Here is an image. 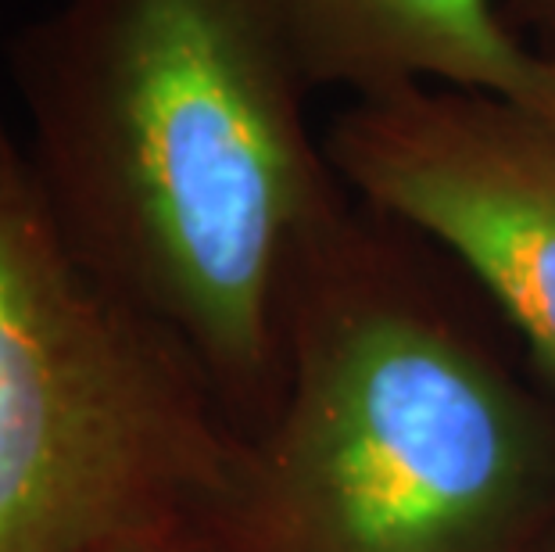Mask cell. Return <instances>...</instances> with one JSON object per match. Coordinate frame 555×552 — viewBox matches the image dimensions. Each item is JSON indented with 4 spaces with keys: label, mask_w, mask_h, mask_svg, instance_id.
Instances as JSON below:
<instances>
[{
    "label": "cell",
    "mask_w": 555,
    "mask_h": 552,
    "mask_svg": "<svg viewBox=\"0 0 555 552\" xmlns=\"http://www.w3.org/2000/svg\"><path fill=\"white\" fill-rule=\"evenodd\" d=\"M4 68L65 244L251 434L283 387L294 262L348 205L276 0H62Z\"/></svg>",
    "instance_id": "6da1fadb"
},
{
    "label": "cell",
    "mask_w": 555,
    "mask_h": 552,
    "mask_svg": "<svg viewBox=\"0 0 555 552\" xmlns=\"http://www.w3.org/2000/svg\"><path fill=\"white\" fill-rule=\"evenodd\" d=\"M194 531L205 552H534L555 531V413L430 241L348 202L294 262L280 398Z\"/></svg>",
    "instance_id": "7a4b0ae2"
},
{
    "label": "cell",
    "mask_w": 555,
    "mask_h": 552,
    "mask_svg": "<svg viewBox=\"0 0 555 552\" xmlns=\"http://www.w3.org/2000/svg\"><path fill=\"white\" fill-rule=\"evenodd\" d=\"M237 441L186 351L73 255L0 126V552L197 524Z\"/></svg>",
    "instance_id": "3957f363"
},
{
    "label": "cell",
    "mask_w": 555,
    "mask_h": 552,
    "mask_svg": "<svg viewBox=\"0 0 555 552\" xmlns=\"http://www.w3.org/2000/svg\"><path fill=\"white\" fill-rule=\"evenodd\" d=\"M323 144L340 183L444 252L555 377V104L405 87L359 98Z\"/></svg>",
    "instance_id": "277c9868"
},
{
    "label": "cell",
    "mask_w": 555,
    "mask_h": 552,
    "mask_svg": "<svg viewBox=\"0 0 555 552\" xmlns=\"http://www.w3.org/2000/svg\"><path fill=\"white\" fill-rule=\"evenodd\" d=\"M276 11L312 90L444 87L555 104V62L516 37L499 0H276Z\"/></svg>",
    "instance_id": "5b68a950"
},
{
    "label": "cell",
    "mask_w": 555,
    "mask_h": 552,
    "mask_svg": "<svg viewBox=\"0 0 555 552\" xmlns=\"http://www.w3.org/2000/svg\"><path fill=\"white\" fill-rule=\"evenodd\" d=\"M499 8L530 51L555 62V0H499Z\"/></svg>",
    "instance_id": "8992f818"
},
{
    "label": "cell",
    "mask_w": 555,
    "mask_h": 552,
    "mask_svg": "<svg viewBox=\"0 0 555 552\" xmlns=\"http://www.w3.org/2000/svg\"><path fill=\"white\" fill-rule=\"evenodd\" d=\"M101 552H205V549H201L194 524H183V527H172V531L147 535V538H137V542H122Z\"/></svg>",
    "instance_id": "52a82bcc"
},
{
    "label": "cell",
    "mask_w": 555,
    "mask_h": 552,
    "mask_svg": "<svg viewBox=\"0 0 555 552\" xmlns=\"http://www.w3.org/2000/svg\"><path fill=\"white\" fill-rule=\"evenodd\" d=\"M534 552H555V531H552V535H548L545 542H541V545H538Z\"/></svg>",
    "instance_id": "ba28073f"
}]
</instances>
